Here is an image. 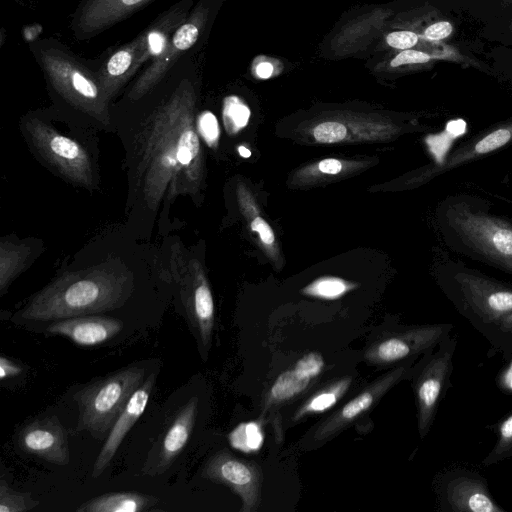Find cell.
Masks as SVG:
<instances>
[{"label":"cell","instance_id":"obj_34","mask_svg":"<svg viewBox=\"0 0 512 512\" xmlns=\"http://www.w3.org/2000/svg\"><path fill=\"white\" fill-rule=\"evenodd\" d=\"M512 455V414L509 415L499 427V437L492 451L483 463L491 465Z\"/></svg>","mask_w":512,"mask_h":512},{"label":"cell","instance_id":"obj_22","mask_svg":"<svg viewBox=\"0 0 512 512\" xmlns=\"http://www.w3.org/2000/svg\"><path fill=\"white\" fill-rule=\"evenodd\" d=\"M447 498L454 511L499 512L481 480L460 477L453 480L447 488Z\"/></svg>","mask_w":512,"mask_h":512},{"label":"cell","instance_id":"obj_9","mask_svg":"<svg viewBox=\"0 0 512 512\" xmlns=\"http://www.w3.org/2000/svg\"><path fill=\"white\" fill-rule=\"evenodd\" d=\"M416 359H408L397 364L320 421L309 437V444L315 446L329 441L366 415L395 385L413 374Z\"/></svg>","mask_w":512,"mask_h":512},{"label":"cell","instance_id":"obj_36","mask_svg":"<svg viewBox=\"0 0 512 512\" xmlns=\"http://www.w3.org/2000/svg\"><path fill=\"white\" fill-rule=\"evenodd\" d=\"M22 372L23 368L19 363L4 355L0 357V379L2 381L14 378Z\"/></svg>","mask_w":512,"mask_h":512},{"label":"cell","instance_id":"obj_28","mask_svg":"<svg viewBox=\"0 0 512 512\" xmlns=\"http://www.w3.org/2000/svg\"><path fill=\"white\" fill-rule=\"evenodd\" d=\"M356 283L334 276L320 277L305 286L301 293L315 298L334 300L355 289Z\"/></svg>","mask_w":512,"mask_h":512},{"label":"cell","instance_id":"obj_23","mask_svg":"<svg viewBox=\"0 0 512 512\" xmlns=\"http://www.w3.org/2000/svg\"><path fill=\"white\" fill-rule=\"evenodd\" d=\"M158 499L138 492H110L94 497L76 508L77 512H141Z\"/></svg>","mask_w":512,"mask_h":512},{"label":"cell","instance_id":"obj_3","mask_svg":"<svg viewBox=\"0 0 512 512\" xmlns=\"http://www.w3.org/2000/svg\"><path fill=\"white\" fill-rule=\"evenodd\" d=\"M491 207L475 195H448L437 210L438 228L455 253L512 274V221L492 214Z\"/></svg>","mask_w":512,"mask_h":512},{"label":"cell","instance_id":"obj_14","mask_svg":"<svg viewBox=\"0 0 512 512\" xmlns=\"http://www.w3.org/2000/svg\"><path fill=\"white\" fill-rule=\"evenodd\" d=\"M512 144V118L497 122L461 144L443 161L426 165L406 180L407 187L422 185L433 178Z\"/></svg>","mask_w":512,"mask_h":512},{"label":"cell","instance_id":"obj_11","mask_svg":"<svg viewBox=\"0 0 512 512\" xmlns=\"http://www.w3.org/2000/svg\"><path fill=\"white\" fill-rule=\"evenodd\" d=\"M456 340L447 335L437 351H429L415 366L412 376L415 393L418 431L423 439L430 430L443 389L452 370Z\"/></svg>","mask_w":512,"mask_h":512},{"label":"cell","instance_id":"obj_31","mask_svg":"<svg viewBox=\"0 0 512 512\" xmlns=\"http://www.w3.org/2000/svg\"><path fill=\"white\" fill-rule=\"evenodd\" d=\"M39 505L31 493L12 489L4 481L0 485V512H26Z\"/></svg>","mask_w":512,"mask_h":512},{"label":"cell","instance_id":"obj_33","mask_svg":"<svg viewBox=\"0 0 512 512\" xmlns=\"http://www.w3.org/2000/svg\"><path fill=\"white\" fill-rule=\"evenodd\" d=\"M436 61H442L440 57L416 49H407L399 51L389 62V66L393 69L424 67L432 65Z\"/></svg>","mask_w":512,"mask_h":512},{"label":"cell","instance_id":"obj_16","mask_svg":"<svg viewBox=\"0 0 512 512\" xmlns=\"http://www.w3.org/2000/svg\"><path fill=\"white\" fill-rule=\"evenodd\" d=\"M17 444L23 452L53 464L66 465L70 459L67 431L57 417L28 423L19 431Z\"/></svg>","mask_w":512,"mask_h":512},{"label":"cell","instance_id":"obj_41","mask_svg":"<svg viewBox=\"0 0 512 512\" xmlns=\"http://www.w3.org/2000/svg\"><path fill=\"white\" fill-rule=\"evenodd\" d=\"M506 383L512 388V365L506 374Z\"/></svg>","mask_w":512,"mask_h":512},{"label":"cell","instance_id":"obj_10","mask_svg":"<svg viewBox=\"0 0 512 512\" xmlns=\"http://www.w3.org/2000/svg\"><path fill=\"white\" fill-rule=\"evenodd\" d=\"M451 329V324H427L386 332L367 346L364 359L370 365L387 367L418 358L434 350Z\"/></svg>","mask_w":512,"mask_h":512},{"label":"cell","instance_id":"obj_20","mask_svg":"<svg viewBox=\"0 0 512 512\" xmlns=\"http://www.w3.org/2000/svg\"><path fill=\"white\" fill-rule=\"evenodd\" d=\"M152 0H86L75 20L79 35H92L117 23Z\"/></svg>","mask_w":512,"mask_h":512},{"label":"cell","instance_id":"obj_7","mask_svg":"<svg viewBox=\"0 0 512 512\" xmlns=\"http://www.w3.org/2000/svg\"><path fill=\"white\" fill-rule=\"evenodd\" d=\"M25 130L34 150L62 178L84 188L95 186L91 157L78 141L37 118L26 121Z\"/></svg>","mask_w":512,"mask_h":512},{"label":"cell","instance_id":"obj_15","mask_svg":"<svg viewBox=\"0 0 512 512\" xmlns=\"http://www.w3.org/2000/svg\"><path fill=\"white\" fill-rule=\"evenodd\" d=\"M206 17L205 8L197 9L193 16L175 31L163 52L133 85L128 94L131 100H138L152 90L177 58L195 44Z\"/></svg>","mask_w":512,"mask_h":512},{"label":"cell","instance_id":"obj_40","mask_svg":"<svg viewBox=\"0 0 512 512\" xmlns=\"http://www.w3.org/2000/svg\"><path fill=\"white\" fill-rule=\"evenodd\" d=\"M238 152L243 158H249L251 156V151L244 146H239Z\"/></svg>","mask_w":512,"mask_h":512},{"label":"cell","instance_id":"obj_38","mask_svg":"<svg viewBox=\"0 0 512 512\" xmlns=\"http://www.w3.org/2000/svg\"><path fill=\"white\" fill-rule=\"evenodd\" d=\"M254 73L260 79H268L275 73V67L269 61H260L255 66Z\"/></svg>","mask_w":512,"mask_h":512},{"label":"cell","instance_id":"obj_18","mask_svg":"<svg viewBox=\"0 0 512 512\" xmlns=\"http://www.w3.org/2000/svg\"><path fill=\"white\" fill-rule=\"evenodd\" d=\"M155 381L156 373L149 374L117 417L94 462L93 478L99 477L108 468L123 439L145 411Z\"/></svg>","mask_w":512,"mask_h":512},{"label":"cell","instance_id":"obj_24","mask_svg":"<svg viewBox=\"0 0 512 512\" xmlns=\"http://www.w3.org/2000/svg\"><path fill=\"white\" fill-rule=\"evenodd\" d=\"M353 377L346 375L330 381L311 394L293 413L291 420L297 422L315 414H321L334 407L347 393Z\"/></svg>","mask_w":512,"mask_h":512},{"label":"cell","instance_id":"obj_25","mask_svg":"<svg viewBox=\"0 0 512 512\" xmlns=\"http://www.w3.org/2000/svg\"><path fill=\"white\" fill-rule=\"evenodd\" d=\"M32 255V246L17 240L0 241V294L4 295L12 282L25 269Z\"/></svg>","mask_w":512,"mask_h":512},{"label":"cell","instance_id":"obj_17","mask_svg":"<svg viewBox=\"0 0 512 512\" xmlns=\"http://www.w3.org/2000/svg\"><path fill=\"white\" fill-rule=\"evenodd\" d=\"M198 398H190L176 413L149 454L145 473L157 475L167 470L187 445L195 426Z\"/></svg>","mask_w":512,"mask_h":512},{"label":"cell","instance_id":"obj_21","mask_svg":"<svg viewBox=\"0 0 512 512\" xmlns=\"http://www.w3.org/2000/svg\"><path fill=\"white\" fill-rule=\"evenodd\" d=\"M145 55V36H140L116 51L101 67L97 81L109 101L134 73Z\"/></svg>","mask_w":512,"mask_h":512},{"label":"cell","instance_id":"obj_4","mask_svg":"<svg viewBox=\"0 0 512 512\" xmlns=\"http://www.w3.org/2000/svg\"><path fill=\"white\" fill-rule=\"evenodd\" d=\"M146 373L145 366L135 363L81 388L74 395L79 410L76 432L87 431L95 439L105 440Z\"/></svg>","mask_w":512,"mask_h":512},{"label":"cell","instance_id":"obj_37","mask_svg":"<svg viewBox=\"0 0 512 512\" xmlns=\"http://www.w3.org/2000/svg\"><path fill=\"white\" fill-rule=\"evenodd\" d=\"M344 169V162L336 158H326L317 162V170L324 175H337Z\"/></svg>","mask_w":512,"mask_h":512},{"label":"cell","instance_id":"obj_5","mask_svg":"<svg viewBox=\"0 0 512 512\" xmlns=\"http://www.w3.org/2000/svg\"><path fill=\"white\" fill-rule=\"evenodd\" d=\"M444 293L465 314L497 324L512 312V285L491 278L461 261L444 260L438 272Z\"/></svg>","mask_w":512,"mask_h":512},{"label":"cell","instance_id":"obj_8","mask_svg":"<svg viewBox=\"0 0 512 512\" xmlns=\"http://www.w3.org/2000/svg\"><path fill=\"white\" fill-rule=\"evenodd\" d=\"M40 58L50 83L65 100L89 116L107 123L108 100L89 71L59 50H45Z\"/></svg>","mask_w":512,"mask_h":512},{"label":"cell","instance_id":"obj_35","mask_svg":"<svg viewBox=\"0 0 512 512\" xmlns=\"http://www.w3.org/2000/svg\"><path fill=\"white\" fill-rule=\"evenodd\" d=\"M196 129L199 137H201L210 148H215L218 145L220 127L216 116L212 112L204 111L198 116Z\"/></svg>","mask_w":512,"mask_h":512},{"label":"cell","instance_id":"obj_13","mask_svg":"<svg viewBox=\"0 0 512 512\" xmlns=\"http://www.w3.org/2000/svg\"><path fill=\"white\" fill-rule=\"evenodd\" d=\"M202 475L227 486L241 499V512H255L261 503L263 473L255 462L239 458L227 449L211 455L205 462Z\"/></svg>","mask_w":512,"mask_h":512},{"label":"cell","instance_id":"obj_6","mask_svg":"<svg viewBox=\"0 0 512 512\" xmlns=\"http://www.w3.org/2000/svg\"><path fill=\"white\" fill-rule=\"evenodd\" d=\"M170 259L186 318L201 352L207 353L212 343L215 306L205 271L197 259L188 258L178 247L172 248Z\"/></svg>","mask_w":512,"mask_h":512},{"label":"cell","instance_id":"obj_30","mask_svg":"<svg viewBox=\"0 0 512 512\" xmlns=\"http://www.w3.org/2000/svg\"><path fill=\"white\" fill-rule=\"evenodd\" d=\"M263 439L261 425L256 421L241 423L229 434L230 444L243 452L259 450Z\"/></svg>","mask_w":512,"mask_h":512},{"label":"cell","instance_id":"obj_32","mask_svg":"<svg viewBox=\"0 0 512 512\" xmlns=\"http://www.w3.org/2000/svg\"><path fill=\"white\" fill-rule=\"evenodd\" d=\"M314 140L321 144H335L347 140L350 132L347 124L337 119L317 123L312 129Z\"/></svg>","mask_w":512,"mask_h":512},{"label":"cell","instance_id":"obj_19","mask_svg":"<svg viewBox=\"0 0 512 512\" xmlns=\"http://www.w3.org/2000/svg\"><path fill=\"white\" fill-rule=\"evenodd\" d=\"M123 329L119 319L95 314L52 321L46 331L70 339L80 346H96L107 342Z\"/></svg>","mask_w":512,"mask_h":512},{"label":"cell","instance_id":"obj_29","mask_svg":"<svg viewBox=\"0 0 512 512\" xmlns=\"http://www.w3.org/2000/svg\"><path fill=\"white\" fill-rule=\"evenodd\" d=\"M251 110L240 97L227 96L223 101L222 119L225 130L230 135H235L244 129L250 120Z\"/></svg>","mask_w":512,"mask_h":512},{"label":"cell","instance_id":"obj_26","mask_svg":"<svg viewBox=\"0 0 512 512\" xmlns=\"http://www.w3.org/2000/svg\"><path fill=\"white\" fill-rule=\"evenodd\" d=\"M239 207L249 222L251 231L256 232L261 245L273 259L277 258V241L275 233L268 222L261 216L257 205L245 185L237 187Z\"/></svg>","mask_w":512,"mask_h":512},{"label":"cell","instance_id":"obj_2","mask_svg":"<svg viewBox=\"0 0 512 512\" xmlns=\"http://www.w3.org/2000/svg\"><path fill=\"white\" fill-rule=\"evenodd\" d=\"M134 288L124 268L98 265L69 271L35 293L15 315L28 321H56L122 306Z\"/></svg>","mask_w":512,"mask_h":512},{"label":"cell","instance_id":"obj_12","mask_svg":"<svg viewBox=\"0 0 512 512\" xmlns=\"http://www.w3.org/2000/svg\"><path fill=\"white\" fill-rule=\"evenodd\" d=\"M326 366L318 351L303 354L288 369L280 373L262 398V416L270 421L276 439L283 438L280 408L302 396L320 378Z\"/></svg>","mask_w":512,"mask_h":512},{"label":"cell","instance_id":"obj_39","mask_svg":"<svg viewBox=\"0 0 512 512\" xmlns=\"http://www.w3.org/2000/svg\"><path fill=\"white\" fill-rule=\"evenodd\" d=\"M496 327L505 333L512 334V312L501 318Z\"/></svg>","mask_w":512,"mask_h":512},{"label":"cell","instance_id":"obj_1","mask_svg":"<svg viewBox=\"0 0 512 512\" xmlns=\"http://www.w3.org/2000/svg\"><path fill=\"white\" fill-rule=\"evenodd\" d=\"M195 94L181 85L140 130L134 154V188L145 208L178 196L198 194L204 175L203 152L196 129Z\"/></svg>","mask_w":512,"mask_h":512},{"label":"cell","instance_id":"obj_27","mask_svg":"<svg viewBox=\"0 0 512 512\" xmlns=\"http://www.w3.org/2000/svg\"><path fill=\"white\" fill-rule=\"evenodd\" d=\"M402 29L413 30L424 38L437 42H447L455 33L453 23L433 9L404 24Z\"/></svg>","mask_w":512,"mask_h":512}]
</instances>
